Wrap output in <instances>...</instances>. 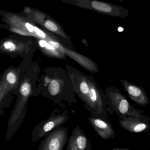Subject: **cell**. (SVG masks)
<instances>
[{
	"mask_svg": "<svg viewBox=\"0 0 150 150\" xmlns=\"http://www.w3.org/2000/svg\"><path fill=\"white\" fill-rule=\"evenodd\" d=\"M45 26L47 29L52 32H56L58 30V28L56 25L52 21L47 20L45 23Z\"/></svg>",
	"mask_w": 150,
	"mask_h": 150,
	"instance_id": "cell-15",
	"label": "cell"
},
{
	"mask_svg": "<svg viewBox=\"0 0 150 150\" xmlns=\"http://www.w3.org/2000/svg\"><path fill=\"white\" fill-rule=\"evenodd\" d=\"M69 119V117L65 113L51 116L38 125L34 129L32 133L33 141L36 142L43 138L54 129L60 127Z\"/></svg>",
	"mask_w": 150,
	"mask_h": 150,
	"instance_id": "cell-4",
	"label": "cell"
},
{
	"mask_svg": "<svg viewBox=\"0 0 150 150\" xmlns=\"http://www.w3.org/2000/svg\"><path fill=\"white\" fill-rule=\"evenodd\" d=\"M35 32H36V35L38 37H40V38H45V33L43 32L42 30H40L38 28L35 26Z\"/></svg>",
	"mask_w": 150,
	"mask_h": 150,
	"instance_id": "cell-16",
	"label": "cell"
},
{
	"mask_svg": "<svg viewBox=\"0 0 150 150\" xmlns=\"http://www.w3.org/2000/svg\"><path fill=\"white\" fill-rule=\"evenodd\" d=\"M112 150H127L125 149H119V148H115V149H113Z\"/></svg>",
	"mask_w": 150,
	"mask_h": 150,
	"instance_id": "cell-19",
	"label": "cell"
},
{
	"mask_svg": "<svg viewBox=\"0 0 150 150\" xmlns=\"http://www.w3.org/2000/svg\"><path fill=\"white\" fill-rule=\"evenodd\" d=\"M42 50L44 51V52L47 54H51L52 56L53 55L54 57H61V53H59L60 51L48 43L45 47L42 48Z\"/></svg>",
	"mask_w": 150,
	"mask_h": 150,
	"instance_id": "cell-14",
	"label": "cell"
},
{
	"mask_svg": "<svg viewBox=\"0 0 150 150\" xmlns=\"http://www.w3.org/2000/svg\"><path fill=\"white\" fill-rule=\"evenodd\" d=\"M5 79L7 86H9L10 88L17 85L18 83V76L16 72L13 70H10L7 72L5 75Z\"/></svg>",
	"mask_w": 150,
	"mask_h": 150,
	"instance_id": "cell-12",
	"label": "cell"
},
{
	"mask_svg": "<svg viewBox=\"0 0 150 150\" xmlns=\"http://www.w3.org/2000/svg\"><path fill=\"white\" fill-rule=\"evenodd\" d=\"M75 91L79 97L85 103L90 90L89 77L85 75L76 74L70 75Z\"/></svg>",
	"mask_w": 150,
	"mask_h": 150,
	"instance_id": "cell-9",
	"label": "cell"
},
{
	"mask_svg": "<svg viewBox=\"0 0 150 150\" xmlns=\"http://www.w3.org/2000/svg\"><path fill=\"white\" fill-rule=\"evenodd\" d=\"M2 96L3 93H1V94H0V100H1V98H2Z\"/></svg>",
	"mask_w": 150,
	"mask_h": 150,
	"instance_id": "cell-21",
	"label": "cell"
},
{
	"mask_svg": "<svg viewBox=\"0 0 150 150\" xmlns=\"http://www.w3.org/2000/svg\"><path fill=\"white\" fill-rule=\"evenodd\" d=\"M106 103L122 118L127 117L142 118V111L132 107L126 97L115 87H108L106 91Z\"/></svg>",
	"mask_w": 150,
	"mask_h": 150,
	"instance_id": "cell-1",
	"label": "cell"
},
{
	"mask_svg": "<svg viewBox=\"0 0 150 150\" xmlns=\"http://www.w3.org/2000/svg\"><path fill=\"white\" fill-rule=\"evenodd\" d=\"M68 139L66 128H56L44 137L38 150H63Z\"/></svg>",
	"mask_w": 150,
	"mask_h": 150,
	"instance_id": "cell-3",
	"label": "cell"
},
{
	"mask_svg": "<svg viewBox=\"0 0 150 150\" xmlns=\"http://www.w3.org/2000/svg\"><path fill=\"white\" fill-rule=\"evenodd\" d=\"M88 120L95 132L104 140L114 137L115 135L114 130L108 120L93 117H89Z\"/></svg>",
	"mask_w": 150,
	"mask_h": 150,
	"instance_id": "cell-8",
	"label": "cell"
},
{
	"mask_svg": "<svg viewBox=\"0 0 150 150\" xmlns=\"http://www.w3.org/2000/svg\"><path fill=\"white\" fill-rule=\"evenodd\" d=\"M92 7L95 9L104 12H110L111 11V6L107 4L98 1H93L92 3Z\"/></svg>",
	"mask_w": 150,
	"mask_h": 150,
	"instance_id": "cell-13",
	"label": "cell"
},
{
	"mask_svg": "<svg viewBox=\"0 0 150 150\" xmlns=\"http://www.w3.org/2000/svg\"><path fill=\"white\" fill-rule=\"evenodd\" d=\"M24 45V43L19 40L9 38L3 40L0 46V49L6 52H17L18 51L23 49Z\"/></svg>",
	"mask_w": 150,
	"mask_h": 150,
	"instance_id": "cell-11",
	"label": "cell"
},
{
	"mask_svg": "<svg viewBox=\"0 0 150 150\" xmlns=\"http://www.w3.org/2000/svg\"><path fill=\"white\" fill-rule=\"evenodd\" d=\"M48 43L58 49L60 52L68 55L69 57L72 58L75 61L77 62L79 64L83 66V67L90 72L96 73L99 71L93 62L89 58L64 47L56 41H48Z\"/></svg>",
	"mask_w": 150,
	"mask_h": 150,
	"instance_id": "cell-7",
	"label": "cell"
},
{
	"mask_svg": "<svg viewBox=\"0 0 150 150\" xmlns=\"http://www.w3.org/2000/svg\"><path fill=\"white\" fill-rule=\"evenodd\" d=\"M90 90L85 103L88 110L91 112L92 117L107 120L108 114L105 109V96L100 91L92 79L89 78Z\"/></svg>",
	"mask_w": 150,
	"mask_h": 150,
	"instance_id": "cell-2",
	"label": "cell"
},
{
	"mask_svg": "<svg viewBox=\"0 0 150 150\" xmlns=\"http://www.w3.org/2000/svg\"><path fill=\"white\" fill-rule=\"evenodd\" d=\"M7 26L6 25L0 24V28H4V29H7Z\"/></svg>",
	"mask_w": 150,
	"mask_h": 150,
	"instance_id": "cell-18",
	"label": "cell"
},
{
	"mask_svg": "<svg viewBox=\"0 0 150 150\" xmlns=\"http://www.w3.org/2000/svg\"><path fill=\"white\" fill-rule=\"evenodd\" d=\"M120 126L129 131L139 133L145 130L148 125L144 123L142 118L136 117H127L119 120Z\"/></svg>",
	"mask_w": 150,
	"mask_h": 150,
	"instance_id": "cell-10",
	"label": "cell"
},
{
	"mask_svg": "<svg viewBox=\"0 0 150 150\" xmlns=\"http://www.w3.org/2000/svg\"><path fill=\"white\" fill-rule=\"evenodd\" d=\"M91 147L86 134L79 126H76L69 138L66 150H90Z\"/></svg>",
	"mask_w": 150,
	"mask_h": 150,
	"instance_id": "cell-6",
	"label": "cell"
},
{
	"mask_svg": "<svg viewBox=\"0 0 150 150\" xmlns=\"http://www.w3.org/2000/svg\"><path fill=\"white\" fill-rule=\"evenodd\" d=\"M120 81L132 101L142 106H145L150 103L144 88L127 80L121 79Z\"/></svg>",
	"mask_w": 150,
	"mask_h": 150,
	"instance_id": "cell-5",
	"label": "cell"
},
{
	"mask_svg": "<svg viewBox=\"0 0 150 150\" xmlns=\"http://www.w3.org/2000/svg\"><path fill=\"white\" fill-rule=\"evenodd\" d=\"M47 43V42L44 40H40L39 41V44L40 46V47H41V48L45 47Z\"/></svg>",
	"mask_w": 150,
	"mask_h": 150,
	"instance_id": "cell-17",
	"label": "cell"
},
{
	"mask_svg": "<svg viewBox=\"0 0 150 150\" xmlns=\"http://www.w3.org/2000/svg\"><path fill=\"white\" fill-rule=\"evenodd\" d=\"M118 30L120 32H122L123 30V28H122V27H119V29H118Z\"/></svg>",
	"mask_w": 150,
	"mask_h": 150,
	"instance_id": "cell-20",
	"label": "cell"
}]
</instances>
